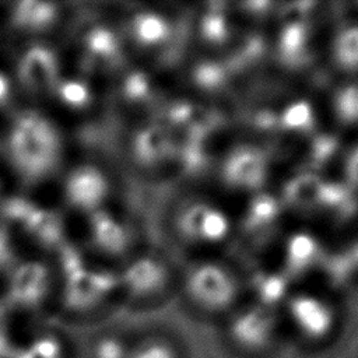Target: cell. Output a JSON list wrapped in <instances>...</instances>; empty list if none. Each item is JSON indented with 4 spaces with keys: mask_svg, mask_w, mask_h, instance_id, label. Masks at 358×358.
Wrapping results in <instances>:
<instances>
[{
    "mask_svg": "<svg viewBox=\"0 0 358 358\" xmlns=\"http://www.w3.org/2000/svg\"><path fill=\"white\" fill-rule=\"evenodd\" d=\"M117 277L105 271H92L85 267L66 274V305L83 309L94 305L116 284Z\"/></svg>",
    "mask_w": 358,
    "mask_h": 358,
    "instance_id": "obj_10",
    "label": "cell"
},
{
    "mask_svg": "<svg viewBox=\"0 0 358 358\" xmlns=\"http://www.w3.org/2000/svg\"><path fill=\"white\" fill-rule=\"evenodd\" d=\"M35 204L22 197H10L3 201L1 213L11 221H20L21 224L29 217V214L35 210Z\"/></svg>",
    "mask_w": 358,
    "mask_h": 358,
    "instance_id": "obj_26",
    "label": "cell"
},
{
    "mask_svg": "<svg viewBox=\"0 0 358 358\" xmlns=\"http://www.w3.org/2000/svg\"><path fill=\"white\" fill-rule=\"evenodd\" d=\"M234 220L221 206L207 200L187 203L176 218L179 235L190 243L218 245L234 234Z\"/></svg>",
    "mask_w": 358,
    "mask_h": 358,
    "instance_id": "obj_5",
    "label": "cell"
},
{
    "mask_svg": "<svg viewBox=\"0 0 358 358\" xmlns=\"http://www.w3.org/2000/svg\"><path fill=\"white\" fill-rule=\"evenodd\" d=\"M91 236L95 246L108 255H122L127 249V232L109 213L96 210L90 214Z\"/></svg>",
    "mask_w": 358,
    "mask_h": 358,
    "instance_id": "obj_17",
    "label": "cell"
},
{
    "mask_svg": "<svg viewBox=\"0 0 358 358\" xmlns=\"http://www.w3.org/2000/svg\"><path fill=\"white\" fill-rule=\"evenodd\" d=\"M120 280L131 295L148 296L164 288L168 281V271L157 259L141 257L123 271Z\"/></svg>",
    "mask_w": 358,
    "mask_h": 358,
    "instance_id": "obj_13",
    "label": "cell"
},
{
    "mask_svg": "<svg viewBox=\"0 0 358 358\" xmlns=\"http://www.w3.org/2000/svg\"><path fill=\"white\" fill-rule=\"evenodd\" d=\"M85 55L96 64L112 66L122 59L119 36L105 25H96L84 35Z\"/></svg>",
    "mask_w": 358,
    "mask_h": 358,
    "instance_id": "obj_20",
    "label": "cell"
},
{
    "mask_svg": "<svg viewBox=\"0 0 358 358\" xmlns=\"http://www.w3.org/2000/svg\"><path fill=\"white\" fill-rule=\"evenodd\" d=\"M130 32L138 46L157 48L169 41L172 36V25L162 14L140 11L131 18Z\"/></svg>",
    "mask_w": 358,
    "mask_h": 358,
    "instance_id": "obj_18",
    "label": "cell"
},
{
    "mask_svg": "<svg viewBox=\"0 0 358 358\" xmlns=\"http://www.w3.org/2000/svg\"><path fill=\"white\" fill-rule=\"evenodd\" d=\"M185 292L200 316L220 323L249 298L243 274L221 262L193 266L185 278Z\"/></svg>",
    "mask_w": 358,
    "mask_h": 358,
    "instance_id": "obj_4",
    "label": "cell"
},
{
    "mask_svg": "<svg viewBox=\"0 0 358 358\" xmlns=\"http://www.w3.org/2000/svg\"><path fill=\"white\" fill-rule=\"evenodd\" d=\"M6 148L15 173L27 185H34L57 169L62 157V138L53 122L46 116L25 110L13 120Z\"/></svg>",
    "mask_w": 358,
    "mask_h": 358,
    "instance_id": "obj_2",
    "label": "cell"
},
{
    "mask_svg": "<svg viewBox=\"0 0 358 358\" xmlns=\"http://www.w3.org/2000/svg\"><path fill=\"white\" fill-rule=\"evenodd\" d=\"M10 80L6 74L0 73V105L6 103L10 96Z\"/></svg>",
    "mask_w": 358,
    "mask_h": 358,
    "instance_id": "obj_28",
    "label": "cell"
},
{
    "mask_svg": "<svg viewBox=\"0 0 358 358\" xmlns=\"http://www.w3.org/2000/svg\"><path fill=\"white\" fill-rule=\"evenodd\" d=\"M270 159L264 148L253 143L231 147L220 162V179L234 192L252 193L268 176Z\"/></svg>",
    "mask_w": 358,
    "mask_h": 358,
    "instance_id": "obj_6",
    "label": "cell"
},
{
    "mask_svg": "<svg viewBox=\"0 0 358 358\" xmlns=\"http://www.w3.org/2000/svg\"><path fill=\"white\" fill-rule=\"evenodd\" d=\"M324 53L340 78L358 80V15L333 27L324 43Z\"/></svg>",
    "mask_w": 358,
    "mask_h": 358,
    "instance_id": "obj_8",
    "label": "cell"
},
{
    "mask_svg": "<svg viewBox=\"0 0 358 358\" xmlns=\"http://www.w3.org/2000/svg\"><path fill=\"white\" fill-rule=\"evenodd\" d=\"M17 74L21 85L32 94H48L59 84V62L45 45L29 46L20 57Z\"/></svg>",
    "mask_w": 358,
    "mask_h": 358,
    "instance_id": "obj_7",
    "label": "cell"
},
{
    "mask_svg": "<svg viewBox=\"0 0 358 358\" xmlns=\"http://www.w3.org/2000/svg\"><path fill=\"white\" fill-rule=\"evenodd\" d=\"M126 343L124 358H190L187 347L168 333H147Z\"/></svg>",
    "mask_w": 358,
    "mask_h": 358,
    "instance_id": "obj_14",
    "label": "cell"
},
{
    "mask_svg": "<svg viewBox=\"0 0 358 358\" xmlns=\"http://www.w3.org/2000/svg\"><path fill=\"white\" fill-rule=\"evenodd\" d=\"M109 190L106 176L92 165L74 168L64 180V197L71 207L90 214L99 210Z\"/></svg>",
    "mask_w": 358,
    "mask_h": 358,
    "instance_id": "obj_9",
    "label": "cell"
},
{
    "mask_svg": "<svg viewBox=\"0 0 358 358\" xmlns=\"http://www.w3.org/2000/svg\"><path fill=\"white\" fill-rule=\"evenodd\" d=\"M49 288V270L43 263L27 262L20 264L10 281V296L20 305H36Z\"/></svg>",
    "mask_w": 358,
    "mask_h": 358,
    "instance_id": "obj_12",
    "label": "cell"
},
{
    "mask_svg": "<svg viewBox=\"0 0 358 358\" xmlns=\"http://www.w3.org/2000/svg\"><path fill=\"white\" fill-rule=\"evenodd\" d=\"M333 122L344 130L358 127V80L340 78L327 99Z\"/></svg>",
    "mask_w": 358,
    "mask_h": 358,
    "instance_id": "obj_16",
    "label": "cell"
},
{
    "mask_svg": "<svg viewBox=\"0 0 358 358\" xmlns=\"http://www.w3.org/2000/svg\"><path fill=\"white\" fill-rule=\"evenodd\" d=\"M200 38L213 46L225 43L231 36V25L227 17L217 10L206 11L199 24Z\"/></svg>",
    "mask_w": 358,
    "mask_h": 358,
    "instance_id": "obj_23",
    "label": "cell"
},
{
    "mask_svg": "<svg viewBox=\"0 0 358 358\" xmlns=\"http://www.w3.org/2000/svg\"><path fill=\"white\" fill-rule=\"evenodd\" d=\"M55 91L59 99L71 109H85L92 102V91L90 85L78 78L60 80Z\"/></svg>",
    "mask_w": 358,
    "mask_h": 358,
    "instance_id": "obj_25",
    "label": "cell"
},
{
    "mask_svg": "<svg viewBox=\"0 0 358 358\" xmlns=\"http://www.w3.org/2000/svg\"><path fill=\"white\" fill-rule=\"evenodd\" d=\"M221 341L232 358H274L288 343L278 308L252 298L221 323Z\"/></svg>",
    "mask_w": 358,
    "mask_h": 358,
    "instance_id": "obj_3",
    "label": "cell"
},
{
    "mask_svg": "<svg viewBox=\"0 0 358 358\" xmlns=\"http://www.w3.org/2000/svg\"><path fill=\"white\" fill-rule=\"evenodd\" d=\"M278 312L287 340L308 351H320L331 345L344 327L341 302L322 289H289Z\"/></svg>",
    "mask_w": 358,
    "mask_h": 358,
    "instance_id": "obj_1",
    "label": "cell"
},
{
    "mask_svg": "<svg viewBox=\"0 0 358 358\" xmlns=\"http://www.w3.org/2000/svg\"><path fill=\"white\" fill-rule=\"evenodd\" d=\"M175 154L172 131L159 123L143 126L133 138V155L144 168H154Z\"/></svg>",
    "mask_w": 358,
    "mask_h": 358,
    "instance_id": "obj_11",
    "label": "cell"
},
{
    "mask_svg": "<svg viewBox=\"0 0 358 358\" xmlns=\"http://www.w3.org/2000/svg\"><path fill=\"white\" fill-rule=\"evenodd\" d=\"M124 99L134 105L147 103L154 96V84L151 77L143 70L130 71L122 83Z\"/></svg>",
    "mask_w": 358,
    "mask_h": 358,
    "instance_id": "obj_24",
    "label": "cell"
},
{
    "mask_svg": "<svg viewBox=\"0 0 358 358\" xmlns=\"http://www.w3.org/2000/svg\"><path fill=\"white\" fill-rule=\"evenodd\" d=\"M13 257L14 252L8 231L0 225V270L7 267L13 262Z\"/></svg>",
    "mask_w": 358,
    "mask_h": 358,
    "instance_id": "obj_27",
    "label": "cell"
},
{
    "mask_svg": "<svg viewBox=\"0 0 358 358\" xmlns=\"http://www.w3.org/2000/svg\"><path fill=\"white\" fill-rule=\"evenodd\" d=\"M313 34L308 22L303 21H287L277 39L278 57L289 66L309 60L308 52L312 53Z\"/></svg>",
    "mask_w": 358,
    "mask_h": 358,
    "instance_id": "obj_15",
    "label": "cell"
},
{
    "mask_svg": "<svg viewBox=\"0 0 358 358\" xmlns=\"http://www.w3.org/2000/svg\"><path fill=\"white\" fill-rule=\"evenodd\" d=\"M59 15L57 6L49 1L22 0L11 10V22L24 31H45L53 25Z\"/></svg>",
    "mask_w": 358,
    "mask_h": 358,
    "instance_id": "obj_19",
    "label": "cell"
},
{
    "mask_svg": "<svg viewBox=\"0 0 358 358\" xmlns=\"http://www.w3.org/2000/svg\"><path fill=\"white\" fill-rule=\"evenodd\" d=\"M22 227L39 245L45 248L62 245L63 224L60 215L53 210L36 206Z\"/></svg>",
    "mask_w": 358,
    "mask_h": 358,
    "instance_id": "obj_21",
    "label": "cell"
},
{
    "mask_svg": "<svg viewBox=\"0 0 358 358\" xmlns=\"http://www.w3.org/2000/svg\"><path fill=\"white\" fill-rule=\"evenodd\" d=\"M190 80L203 92H217L227 83V69L218 62L201 60L192 67Z\"/></svg>",
    "mask_w": 358,
    "mask_h": 358,
    "instance_id": "obj_22",
    "label": "cell"
}]
</instances>
